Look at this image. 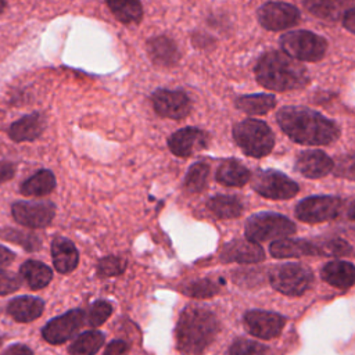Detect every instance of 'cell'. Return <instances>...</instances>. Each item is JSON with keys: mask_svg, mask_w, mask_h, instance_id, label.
<instances>
[{"mask_svg": "<svg viewBox=\"0 0 355 355\" xmlns=\"http://www.w3.org/2000/svg\"><path fill=\"white\" fill-rule=\"evenodd\" d=\"M276 119L280 129L298 144L326 146L340 136V128L333 121L306 107H283Z\"/></svg>", "mask_w": 355, "mask_h": 355, "instance_id": "1", "label": "cell"}, {"mask_svg": "<svg viewBox=\"0 0 355 355\" xmlns=\"http://www.w3.org/2000/svg\"><path fill=\"white\" fill-rule=\"evenodd\" d=\"M257 82L275 92H288L308 85L306 68L283 51H266L255 65Z\"/></svg>", "mask_w": 355, "mask_h": 355, "instance_id": "2", "label": "cell"}, {"mask_svg": "<svg viewBox=\"0 0 355 355\" xmlns=\"http://www.w3.org/2000/svg\"><path fill=\"white\" fill-rule=\"evenodd\" d=\"M219 322L214 312L202 306H187L178 320L176 341L186 355L201 354L216 337Z\"/></svg>", "mask_w": 355, "mask_h": 355, "instance_id": "3", "label": "cell"}, {"mask_svg": "<svg viewBox=\"0 0 355 355\" xmlns=\"http://www.w3.org/2000/svg\"><path fill=\"white\" fill-rule=\"evenodd\" d=\"M233 139L248 157L261 158L268 155L275 146L270 128L259 119H244L234 125Z\"/></svg>", "mask_w": 355, "mask_h": 355, "instance_id": "4", "label": "cell"}, {"mask_svg": "<svg viewBox=\"0 0 355 355\" xmlns=\"http://www.w3.org/2000/svg\"><path fill=\"white\" fill-rule=\"evenodd\" d=\"M295 225L284 215L275 212H259L248 218L245 237L254 243L280 240L295 233Z\"/></svg>", "mask_w": 355, "mask_h": 355, "instance_id": "5", "label": "cell"}, {"mask_svg": "<svg viewBox=\"0 0 355 355\" xmlns=\"http://www.w3.org/2000/svg\"><path fill=\"white\" fill-rule=\"evenodd\" d=\"M280 47L288 57L300 61H320L327 50L326 40L309 31H291L280 37Z\"/></svg>", "mask_w": 355, "mask_h": 355, "instance_id": "6", "label": "cell"}, {"mask_svg": "<svg viewBox=\"0 0 355 355\" xmlns=\"http://www.w3.org/2000/svg\"><path fill=\"white\" fill-rule=\"evenodd\" d=\"M313 275L311 269L300 263L277 265L270 272L272 286L286 295H301L312 284Z\"/></svg>", "mask_w": 355, "mask_h": 355, "instance_id": "7", "label": "cell"}, {"mask_svg": "<svg viewBox=\"0 0 355 355\" xmlns=\"http://www.w3.org/2000/svg\"><path fill=\"white\" fill-rule=\"evenodd\" d=\"M251 186L259 196L272 200L293 198L300 190L293 179L275 169L258 171L251 179Z\"/></svg>", "mask_w": 355, "mask_h": 355, "instance_id": "8", "label": "cell"}, {"mask_svg": "<svg viewBox=\"0 0 355 355\" xmlns=\"http://www.w3.org/2000/svg\"><path fill=\"white\" fill-rule=\"evenodd\" d=\"M341 207L343 200L336 196H313L298 202L295 215L302 222L320 223L337 218Z\"/></svg>", "mask_w": 355, "mask_h": 355, "instance_id": "9", "label": "cell"}, {"mask_svg": "<svg viewBox=\"0 0 355 355\" xmlns=\"http://www.w3.org/2000/svg\"><path fill=\"white\" fill-rule=\"evenodd\" d=\"M258 22L268 31H283L300 21V11L295 6L284 1H268L258 8Z\"/></svg>", "mask_w": 355, "mask_h": 355, "instance_id": "10", "label": "cell"}, {"mask_svg": "<svg viewBox=\"0 0 355 355\" xmlns=\"http://www.w3.org/2000/svg\"><path fill=\"white\" fill-rule=\"evenodd\" d=\"M14 219L28 227L47 226L55 214V207L50 201H17L11 207Z\"/></svg>", "mask_w": 355, "mask_h": 355, "instance_id": "11", "label": "cell"}, {"mask_svg": "<svg viewBox=\"0 0 355 355\" xmlns=\"http://www.w3.org/2000/svg\"><path fill=\"white\" fill-rule=\"evenodd\" d=\"M153 107L159 116L171 119H182L189 115L191 103L187 94L182 90L158 89L151 96Z\"/></svg>", "mask_w": 355, "mask_h": 355, "instance_id": "12", "label": "cell"}, {"mask_svg": "<svg viewBox=\"0 0 355 355\" xmlns=\"http://www.w3.org/2000/svg\"><path fill=\"white\" fill-rule=\"evenodd\" d=\"M85 323V312L72 309L67 313L51 319L42 330L43 338L50 344H62L72 338Z\"/></svg>", "mask_w": 355, "mask_h": 355, "instance_id": "13", "label": "cell"}, {"mask_svg": "<svg viewBox=\"0 0 355 355\" xmlns=\"http://www.w3.org/2000/svg\"><path fill=\"white\" fill-rule=\"evenodd\" d=\"M244 327L255 337L269 340L280 334L284 327V318L266 311H248L244 315Z\"/></svg>", "mask_w": 355, "mask_h": 355, "instance_id": "14", "label": "cell"}, {"mask_svg": "<svg viewBox=\"0 0 355 355\" xmlns=\"http://www.w3.org/2000/svg\"><path fill=\"white\" fill-rule=\"evenodd\" d=\"M208 144V136L198 128H183L172 133L168 139V147L172 154L186 158L194 153L205 148Z\"/></svg>", "mask_w": 355, "mask_h": 355, "instance_id": "15", "label": "cell"}, {"mask_svg": "<svg viewBox=\"0 0 355 355\" xmlns=\"http://www.w3.org/2000/svg\"><path fill=\"white\" fill-rule=\"evenodd\" d=\"M334 168L333 159L322 150H308L298 155L295 169L305 178L319 179L329 175Z\"/></svg>", "mask_w": 355, "mask_h": 355, "instance_id": "16", "label": "cell"}, {"mask_svg": "<svg viewBox=\"0 0 355 355\" xmlns=\"http://www.w3.org/2000/svg\"><path fill=\"white\" fill-rule=\"evenodd\" d=\"M220 259L225 262H239V263H254L263 259V250L258 243L250 240H233L227 243L222 252Z\"/></svg>", "mask_w": 355, "mask_h": 355, "instance_id": "17", "label": "cell"}, {"mask_svg": "<svg viewBox=\"0 0 355 355\" xmlns=\"http://www.w3.org/2000/svg\"><path fill=\"white\" fill-rule=\"evenodd\" d=\"M269 251L276 258L319 255V243L302 239H280L270 244Z\"/></svg>", "mask_w": 355, "mask_h": 355, "instance_id": "18", "label": "cell"}, {"mask_svg": "<svg viewBox=\"0 0 355 355\" xmlns=\"http://www.w3.org/2000/svg\"><path fill=\"white\" fill-rule=\"evenodd\" d=\"M147 51L154 64L172 67L179 61L180 53L176 43L166 36H157L147 42Z\"/></svg>", "mask_w": 355, "mask_h": 355, "instance_id": "19", "label": "cell"}, {"mask_svg": "<svg viewBox=\"0 0 355 355\" xmlns=\"http://www.w3.org/2000/svg\"><path fill=\"white\" fill-rule=\"evenodd\" d=\"M53 263L60 273L72 272L79 262V254L73 243L65 237H57L51 243Z\"/></svg>", "mask_w": 355, "mask_h": 355, "instance_id": "20", "label": "cell"}, {"mask_svg": "<svg viewBox=\"0 0 355 355\" xmlns=\"http://www.w3.org/2000/svg\"><path fill=\"white\" fill-rule=\"evenodd\" d=\"M320 276L333 287L348 288L355 283V266L345 261H331L322 268Z\"/></svg>", "mask_w": 355, "mask_h": 355, "instance_id": "21", "label": "cell"}, {"mask_svg": "<svg viewBox=\"0 0 355 355\" xmlns=\"http://www.w3.org/2000/svg\"><path fill=\"white\" fill-rule=\"evenodd\" d=\"M43 130H44V118L40 114L35 112L15 121L10 126L8 135L15 141H29L39 137Z\"/></svg>", "mask_w": 355, "mask_h": 355, "instance_id": "22", "label": "cell"}, {"mask_svg": "<svg viewBox=\"0 0 355 355\" xmlns=\"http://www.w3.org/2000/svg\"><path fill=\"white\" fill-rule=\"evenodd\" d=\"M44 309V302L37 297H29L22 295L14 298L8 306L7 311L10 316L17 322H32L37 319Z\"/></svg>", "mask_w": 355, "mask_h": 355, "instance_id": "23", "label": "cell"}, {"mask_svg": "<svg viewBox=\"0 0 355 355\" xmlns=\"http://www.w3.org/2000/svg\"><path fill=\"white\" fill-rule=\"evenodd\" d=\"M354 0H304L305 8L323 19H338L351 8Z\"/></svg>", "mask_w": 355, "mask_h": 355, "instance_id": "24", "label": "cell"}, {"mask_svg": "<svg viewBox=\"0 0 355 355\" xmlns=\"http://www.w3.org/2000/svg\"><path fill=\"white\" fill-rule=\"evenodd\" d=\"M215 179L225 186L240 187L251 179V172L240 162L234 159L223 161L215 173Z\"/></svg>", "mask_w": 355, "mask_h": 355, "instance_id": "25", "label": "cell"}, {"mask_svg": "<svg viewBox=\"0 0 355 355\" xmlns=\"http://www.w3.org/2000/svg\"><path fill=\"white\" fill-rule=\"evenodd\" d=\"M19 273L25 283L33 290L46 287L53 277V272L46 263L33 259L24 262L19 268Z\"/></svg>", "mask_w": 355, "mask_h": 355, "instance_id": "26", "label": "cell"}, {"mask_svg": "<svg viewBox=\"0 0 355 355\" xmlns=\"http://www.w3.org/2000/svg\"><path fill=\"white\" fill-rule=\"evenodd\" d=\"M55 187V178L51 171L42 169L37 171L35 175L28 178L19 187V191L24 196H33L40 197L51 193Z\"/></svg>", "mask_w": 355, "mask_h": 355, "instance_id": "27", "label": "cell"}, {"mask_svg": "<svg viewBox=\"0 0 355 355\" xmlns=\"http://www.w3.org/2000/svg\"><path fill=\"white\" fill-rule=\"evenodd\" d=\"M275 105H276V97L273 94H265V93L247 94L236 100V107L248 115L266 114Z\"/></svg>", "mask_w": 355, "mask_h": 355, "instance_id": "28", "label": "cell"}, {"mask_svg": "<svg viewBox=\"0 0 355 355\" xmlns=\"http://www.w3.org/2000/svg\"><path fill=\"white\" fill-rule=\"evenodd\" d=\"M108 8L123 24H137L143 15L140 0H107Z\"/></svg>", "mask_w": 355, "mask_h": 355, "instance_id": "29", "label": "cell"}, {"mask_svg": "<svg viewBox=\"0 0 355 355\" xmlns=\"http://www.w3.org/2000/svg\"><path fill=\"white\" fill-rule=\"evenodd\" d=\"M104 344V334L97 330H89L79 334L69 345L71 355H94Z\"/></svg>", "mask_w": 355, "mask_h": 355, "instance_id": "30", "label": "cell"}, {"mask_svg": "<svg viewBox=\"0 0 355 355\" xmlns=\"http://www.w3.org/2000/svg\"><path fill=\"white\" fill-rule=\"evenodd\" d=\"M209 211L220 219H232L241 214L243 205L241 202L232 196H214L208 201Z\"/></svg>", "mask_w": 355, "mask_h": 355, "instance_id": "31", "label": "cell"}, {"mask_svg": "<svg viewBox=\"0 0 355 355\" xmlns=\"http://www.w3.org/2000/svg\"><path fill=\"white\" fill-rule=\"evenodd\" d=\"M208 175H209V165L198 161L194 162L183 180V187L186 191L189 193H200L207 187V182H208Z\"/></svg>", "mask_w": 355, "mask_h": 355, "instance_id": "32", "label": "cell"}, {"mask_svg": "<svg viewBox=\"0 0 355 355\" xmlns=\"http://www.w3.org/2000/svg\"><path fill=\"white\" fill-rule=\"evenodd\" d=\"M182 291L189 297L207 298V297H212L214 294H216L219 291V286L216 282H214L211 279H200V280L191 282L187 286H184Z\"/></svg>", "mask_w": 355, "mask_h": 355, "instance_id": "33", "label": "cell"}, {"mask_svg": "<svg viewBox=\"0 0 355 355\" xmlns=\"http://www.w3.org/2000/svg\"><path fill=\"white\" fill-rule=\"evenodd\" d=\"M229 355H272V351L266 345H262L257 341L239 338L232 344Z\"/></svg>", "mask_w": 355, "mask_h": 355, "instance_id": "34", "label": "cell"}, {"mask_svg": "<svg viewBox=\"0 0 355 355\" xmlns=\"http://www.w3.org/2000/svg\"><path fill=\"white\" fill-rule=\"evenodd\" d=\"M112 312V306L110 302L98 300L94 304H92V306L89 308L87 312V323L93 327H97L100 324H103L111 315Z\"/></svg>", "mask_w": 355, "mask_h": 355, "instance_id": "35", "label": "cell"}, {"mask_svg": "<svg viewBox=\"0 0 355 355\" xmlns=\"http://www.w3.org/2000/svg\"><path fill=\"white\" fill-rule=\"evenodd\" d=\"M6 240H10V241H15L18 243L19 245H24L26 250L32 251V250H36L39 248V239L36 236H32L29 233H25V232H18V230H14V229H7V230H3L0 233Z\"/></svg>", "mask_w": 355, "mask_h": 355, "instance_id": "36", "label": "cell"}, {"mask_svg": "<svg viewBox=\"0 0 355 355\" xmlns=\"http://www.w3.org/2000/svg\"><path fill=\"white\" fill-rule=\"evenodd\" d=\"M333 169L337 178L355 180V153L341 157Z\"/></svg>", "mask_w": 355, "mask_h": 355, "instance_id": "37", "label": "cell"}, {"mask_svg": "<svg viewBox=\"0 0 355 355\" xmlns=\"http://www.w3.org/2000/svg\"><path fill=\"white\" fill-rule=\"evenodd\" d=\"M351 251V247L340 239H333V240H326L319 243V255H344Z\"/></svg>", "mask_w": 355, "mask_h": 355, "instance_id": "38", "label": "cell"}, {"mask_svg": "<svg viewBox=\"0 0 355 355\" xmlns=\"http://www.w3.org/2000/svg\"><path fill=\"white\" fill-rule=\"evenodd\" d=\"M126 262L119 257H107L98 262L100 276H114L123 272Z\"/></svg>", "mask_w": 355, "mask_h": 355, "instance_id": "39", "label": "cell"}, {"mask_svg": "<svg viewBox=\"0 0 355 355\" xmlns=\"http://www.w3.org/2000/svg\"><path fill=\"white\" fill-rule=\"evenodd\" d=\"M21 279L18 275L0 269V295H6L10 293H14L19 288Z\"/></svg>", "mask_w": 355, "mask_h": 355, "instance_id": "40", "label": "cell"}, {"mask_svg": "<svg viewBox=\"0 0 355 355\" xmlns=\"http://www.w3.org/2000/svg\"><path fill=\"white\" fill-rule=\"evenodd\" d=\"M128 354H129V345L122 340L111 341L104 351V355H128Z\"/></svg>", "mask_w": 355, "mask_h": 355, "instance_id": "41", "label": "cell"}, {"mask_svg": "<svg viewBox=\"0 0 355 355\" xmlns=\"http://www.w3.org/2000/svg\"><path fill=\"white\" fill-rule=\"evenodd\" d=\"M1 355H33L32 349L24 344H14L8 347Z\"/></svg>", "mask_w": 355, "mask_h": 355, "instance_id": "42", "label": "cell"}, {"mask_svg": "<svg viewBox=\"0 0 355 355\" xmlns=\"http://www.w3.org/2000/svg\"><path fill=\"white\" fill-rule=\"evenodd\" d=\"M343 25L355 35V7H351L343 15Z\"/></svg>", "mask_w": 355, "mask_h": 355, "instance_id": "43", "label": "cell"}, {"mask_svg": "<svg viewBox=\"0 0 355 355\" xmlns=\"http://www.w3.org/2000/svg\"><path fill=\"white\" fill-rule=\"evenodd\" d=\"M15 172V166L10 162H0V183L6 182L8 179H11L14 176Z\"/></svg>", "mask_w": 355, "mask_h": 355, "instance_id": "44", "label": "cell"}, {"mask_svg": "<svg viewBox=\"0 0 355 355\" xmlns=\"http://www.w3.org/2000/svg\"><path fill=\"white\" fill-rule=\"evenodd\" d=\"M12 259H14V252L10 251L8 248L0 245V266L10 263Z\"/></svg>", "mask_w": 355, "mask_h": 355, "instance_id": "45", "label": "cell"}, {"mask_svg": "<svg viewBox=\"0 0 355 355\" xmlns=\"http://www.w3.org/2000/svg\"><path fill=\"white\" fill-rule=\"evenodd\" d=\"M348 218L349 219H352V220H355V201L349 205V208H348Z\"/></svg>", "mask_w": 355, "mask_h": 355, "instance_id": "46", "label": "cell"}, {"mask_svg": "<svg viewBox=\"0 0 355 355\" xmlns=\"http://www.w3.org/2000/svg\"><path fill=\"white\" fill-rule=\"evenodd\" d=\"M4 7H6V0H0V14L3 12Z\"/></svg>", "mask_w": 355, "mask_h": 355, "instance_id": "47", "label": "cell"}]
</instances>
